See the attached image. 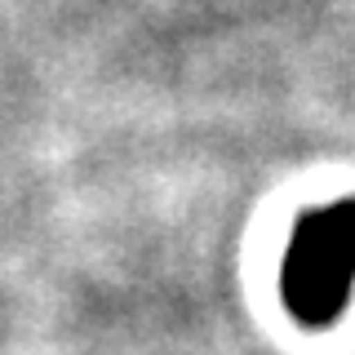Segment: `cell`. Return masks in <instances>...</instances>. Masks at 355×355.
I'll list each match as a JSON object with an SVG mask.
<instances>
[{"mask_svg":"<svg viewBox=\"0 0 355 355\" xmlns=\"http://www.w3.org/2000/svg\"><path fill=\"white\" fill-rule=\"evenodd\" d=\"M355 284V200L297 222L280 266V293L302 324H333Z\"/></svg>","mask_w":355,"mask_h":355,"instance_id":"cell-1","label":"cell"}]
</instances>
